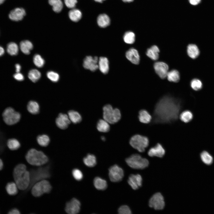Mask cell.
<instances>
[{
    "label": "cell",
    "instance_id": "26",
    "mask_svg": "<svg viewBox=\"0 0 214 214\" xmlns=\"http://www.w3.org/2000/svg\"><path fill=\"white\" fill-rule=\"evenodd\" d=\"M187 52L188 56L193 59L197 58L199 54L198 48L196 45L193 44H190L188 45Z\"/></svg>",
    "mask_w": 214,
    "mask_h": 214
},
{
    "label": "cell",
    "instance_id": "27",
    "mask_svg": "<svg viewBox=\"0 0 214 214\" xmlns=\"http://www.w3.org/2000/svg\"><path fill=\"white\" fill-rule=\"evenodd\" d=\"M93 183L95 187L98 190H104L106 188L107 186L106 180L99 177H95Z\"/></svg>",
    "mask_w": 214,
    "mask_h": 214
},
{
    "label": "cell",
    "instance_id": "48",
    "mask_svg": "<svg viewBox=\"0 0 214 214\" xmlns=\"http://www.w3.org/2000/svg\"><path fill=\"white\" fill-rule=\"evenodd\" d=\"M13 77L15 79L18 81H22L24 79V77L23 75L19 73H17L14 74Z\"/></svg>",
    "mask_w": 214,
    "mask_h": 214
},
{
    "label": "cell",
    "instance_id": "32",
    "mask_svg": "<svg viewBox=\"0 0 214 214\" xmlns=\"http://www.w3.org/2000/svg\"><path fill=\"white\" fill-rule=\"evenodd\" d=\"M68 14L70 19L75 22L79 21L82 17L81 12L77 9H72L69 12Z\"/></svg>",
    "mask_w": 214,
    "mask_h": 214
},
{
    "label": "cell",
    "instance_id": "13",
    "mask_svg": "<svg viewBox=\"0 0 214 214\" xmlns=\"http://www.w3.org/2000/svg\"><path fill=\"white\" fill-rule=\"evenodd\" d=\"M80 207L81 203L79 201L73 198L66 203L65 210L68 214H76L79 212Z\"/></svg>",
    "mask_w": 214,
    "mask_h": 214
},
{
    "label": "cell",
    "instance_id": "39",
    "mask_svg": "<svg viewBox=\"0 0 214 214\" xmlns=\"http://www.w3.org/2000/svg\"><path fill=\"white\" fill-rule=\"evenodd\" d=\"M37 141L38 144L42 147H46L49 144L50 139L47 135L43 134L38 136L37 138Z\"/></svg>",
    "mask_w": 214,
    "mask_h": 214
},
{
    "label": "cell",
    "instance_id": "7",
    "mask_svg": "<svg viewBox=\"0 0 214 214\" xmlns=\"http://www.w3.org/2000/svg\"><path fill=\"white\" fill-rule=\"evenodd\" d=\"M51 188L50 182L47 180H43L34 184L32 189L31 192L34 196L39 197L44 193H49Z\"/></svg>",
    "mask_w": 214,
    "mask_h": 214
},
{
    "label": "cell",
    "instance_id": "20",
    "mask_svg": "<svg viewBox=\"0 0 214 214\" xmlns=\"http://www.w3.org/2000/svg\"><path fill=\"white\" fill-rule=\"evenodd\" d=\"M98 66L100 71L104 74L108 73L109 70V61L105 57H100L98 61Z\"/></svg>",
    "mask_w": 214,
    "mask_h": 214
},
{
    "label": "cell",
    "instance_id": "34",
    "mask_svg": "<svg viewBox=\"0 0 214 214\" xmlns=\"http://www.w3.org/2000/svg\"><path fill=\"white\" fill-rule=\"evenodd\" d=\"M166 77L169 81L174 82H177L180 79V73L176 70H173L168 72Z\"/></svg>",
    "mask_w": 214,
    "mask_h": 214
},
{
    "label": "cell",
    "instance_id": "30",
    "mask_svg": "<svg viewBox=\"0 0 214 214\" xmlns=\"http://www.w3.org/2000/svg\"><path fill=\"white\" fill-rule=\"evenodd\" d=\"M67 115L71 122L77 124L81 122L82 117L80 114L77 111L70 110L68 112Z\"/></svg>",
    "mask_w": 214,
    "mask_h": 214
},
{
    "label": "cell",
    "instance_id": "56",
    "mask_svg": "<svg viewBox=\"0 0 214 214\" xmlns=\"http://www.w3.org/2000/svg\"><path fill=\"white\" fill-rule=\"evenodd\" d=\"M5 1V0H0V4L3 3Z\"/></svg>",
    "mask_w": 214,
    "mask_h": 214
},
{
    "label": "cell",
    "instance_id": "19",
    "mask_svg": "<svg viewBox=\"0 0 214 214\" xmlns=\"http://www.w3.org/2000/svg\"><path fill=\"white\" fill-rule=\"evenodd\" d=\"M165 152V150L161 145L158 143L150 149L148 154L150 157L156 156L162 158L164 155Z\"/></svg>",
    "mask_w": 214,
    "mask_h": 214
},
{
    "label": "cell",
    "instance_id": "3",
    "mask_svg": "<svg viewBox=\"0 0 214 214\" xmlns=\"http://www.w3.org/2000/svg\"><path fill=\"white\" fill-rule=\"evenodd\" d=\"M25 158L28 163L35 166H42L48 161V157L43 152L34 149L29 150L26 154Z\"/></svg>",
    "mask_w": 214,
    "mask_h": 214
},
{
    "label": "cell",
    "instance_id": "44",
    "mask_svg": "<svg viewBox=\"0 0 214 214\" xmlns=\"http://www.w3.org/2000/svg\"><path fill=\"white\" fill-rule=\"evenodd\" d=\"M47 77L51 81L56 82H57L59 78L58 73L53 71H49L47 73Z\"/></svg>",
    "mask_w": 214,
    "mask_h": 214
},
{
    "label": "cell",
    "instance_id": "36",
    "mask_svg": "<svg viewBox=\"0 0 214 214\" xmlns=\"http://www.w3.org/2000/svg\"><path fill=\"white\" fill-rule=\"evenodd\" d=\"M7 50L10 55L11 56L16 55L18 52V47L15 43L10 42L7 44Z\"/></svg>",
    "mask_w": 214,
    "mask_h": 214
},
{
    "label": "cell",
    "instance_id": "31",
    "mask_svg": "<svg viewBox=\"0 0 214 214\" xmlns=\"http://www.w3.org/2000/svg\"><path fill=\"white\" fill-rule=\"evenodd\" d=\"M27 108L30 113L36 114L39 111L40 106L37 102L34 101H30L27 104Z\"/></svg>",
    "mask_w": 214,
    "mask_h": 214
},
{
    "label": "cell",
    "instance_id": "25",
    "mask_svg": "<svg viewBox=\"0 0 214 214\" xmlns=\"http://www.w3.org/2000/svg\"><path fill=\"white\" fill-rule=\"evenodd\" d=\"M19 189L17 185L15 182H10L7 183L5 186V190L7 193L10 196H14L17 194Z\"/></svg>",
    "mask_w": 214,
    "mask_h": 214
},
{
    "label": "cell",
    "instance_id": "5",
    "mask_svg": "<svg viewBox=\"0 0 214 214\" xmlns=\"http://www.w3.org/2000/svg\"><path fill=\"white\" fill-rule=\"evenodd\" d=\"M2 117L5 124L8 126L14 125L19 122L21 116L20 113L12 107H6L2 113Z\"/></svg>",
    "mask_w": 214,
    "mask_h": 214
},
{
    "label": "cell",
    "instance_id": "1",
    "mask_svg": "<svg viewBox=\"0 0 214 214\" xmlns=\"http://www.w3.org/2000/svg\"><path fill=\"white\" fill-rule=\"evenodd\" d=\"M178 99L167 95L161 98L155 105L153 122L157 123H171L178 118L181 108Z\"/></svg>",
    "mask_w": 214,
    "mask_h": 214
},
{
    "label": "cell",
    "instance_id": "2",
    "mask_svg": "<svg viewBox=\"0 0 214 214\" xmlns=\"http://www.w3.org/2000/svg\"><path fill=\"white\" fill-rule=\"evenodd\" d=\"M13 176L19 189L25 190L30 185V173L25 164L21 163L17 165L13 169Z\"/></svg>",
    "mask_w": 214,
    "mask_h": 214
},
{
    "label": "cell",
    "instance_id": "23",
    "mask_svg": "<svg viewBox=\"0 0 214 214\" xmlns=\"http://www.w3.org/2000/svg\"><path fill=\"white\" fill-rule=\"evenodd\" d=\"M109 123L104 119H100L96 125L97 130L100 132L106 133L109 131L110 126Z\"/></svg>",
    "mask_w": 214,
    "mask_h": 214
},
{
    "label": "cell",
    "instance_id": "47",
    "mask_svg": "<svg viewBox=\"0 0 214 214\" xmlns=\"http://www.w3.org/2000/svg\"><path fill=\"white\" fill-rule=\"evenodd\" d=\"M66 6L68 8H73L77 2V0H64Z\"/></svg>",
    "mask_w": 214,
    "mask_h": 214
},
{
    "label": "cell",
    "instance_id": "38",
    "mask_svg": "<svg viewBox=\"0 0 214 214\" xmlns=\"http://www.w3.org/2000/svg\"><path fill=\"white\" fill-rule=\"evenodd\" d=\"M200 157L202 162L207 165H210L213 162V157L207 151L202 152L201 154Z\"/></svg>",
    "mask_w": 214,
    "mask_h": 214
},
{
    "label": "cell",
    "instance_id": "16",
    "mask_svg": "<svg viewBox=\"0 0 214 214\" xmlns=\"http://www.w3.org/2000/svg\"><path fill=\"white\" fill-rule=\"evenodd\" d=\"M142 181V178L139 174H131L129 177L128 182L133 189L136 190L141 186Z\"/></svg>",
    "mask_w": 214,
    "mask_h": 214
},
{
    "label": "cell",
    "instance_id": "54",
    "mask_svg": "<svg viewBox=\"0 0 214 214\" xmlns=\"http://www.w3.org/2000/svg\"><path fill=\"white\" fill-rule=\"evenodd\" d=\"M123 2H131L134 0H122Z\"/></svg>",
    "mask_w": 214,
    "mask_h": 214
},
{
    "label": "cell",
    "instance_id": "50",
    "mask_svg": "<svg viewBox=\"0 0 214 214\" xmlns=\"http://www.w3.org/2000/svg\"><path fill=\"white\" fill-rule=\"evenodd\" d=\"M201 0H189V3L192 5H195L199 4Z\"/></svg>",
    "mask_w": 214,
    "mask_h": 214
},
{
    "label": "cell",
    "instance_id": "43",
    "mask_svg": "<svg viewBox=\"0 0 214 214\" xmlns=\"http://www.w3.org/2000/svg\"><path fill=\"white\" fill-rule=\"evenodd\" d=\"M202 85L201 81L197 79H193L191 82V88L196 91L201 89L202 87Z\"/></svg>",
    "mask_w": 214,
    "mask_h": 214
},
{
    "label": "cell",
    "instance_id": "29",
    "mask_svg": "<svg viewBox=\"0 0 214 214\" xmlns=\"http://www.w3.org/2000/svg\"><path fill=\"white\" fill-rule=\"evenodd\" d=\"M7 145L8 149L11 151L17 150L21 147V144L19 141L15 138L8 139L7 141Z\"/></svg>",
    "mask_w": 214,
    "mask_h": 214
},
{
    "label": "cell",
    "instance_id": "12",
    "mask_svg": "<svg viewBox=\"0 0 214 214\" xmlns=\"http://www.w3.org/2000/svg\"><path fill=\"white\" fill-rule=\"evenodd\" d=\"M98 57L86 56L83 61V66L86 69L94 72L98 68Z\"/></svg>",
    "mask_w": 214,
    "mask_h": 214
},
{
    "label": "cell",
    "instance_id": "9",
    "mask_svg": "<svg viewBox=\"0 0 214 214\" xmlns=\"http://www.w3.org/2000/svg\"><path fill=\"white\" fill-rule=\"evenodd\" d=\"M108 175L110 180L113 182L121 181L124 176L122 169L117 165L111 166L109 169Z\"/></svg>",
    "mask_w": 214,
    "mask_h": 214
},
{
    "label": "cell",
    "instance_id": "33",
    "mask_svg": "<svg viewBox=\"0 0 214 214\" xmlns=\"http://www.w3.org/2000/svg\"><path fill=\"white\" fill-rule=\"evenodd\" d=\"M83 162L87 166L93 167L96 164V158L94 155L89 154L84 158Z\"/></svg>",
    "mask_w": 214,
    "mask_h": 214
},
{
    "label": "cell",
    "instance_id": "46",
    "mask_svg": "<svg viewBox=\"0 0 214 214\" xmlns=\"http://www.w3.org/2000/svg\"><path fill=\"white\" fill-rule=\"evenodd\" d=\"M118 213L119 214H130L131 210L129 207L126 205L121 206L118 209Z\"/></svg>",
    "mask_w": 214,
    "mask_h": 214
},
{
    "label": "cell",
    "instance_id": "17",
    "mask_svg": "<svg viewBox=\"0 0 214 214\" xmlns=\"http://www.w3.org/2000/svg\"><path fill=\"white\" fill-rule=\"evenodd\" d=\"M26 15L25 10L22 8H16L10 13L9 17L10 19L14 21L21 20Z\"/></svg>",
    "mask_w": 214,
    "mask_h": 214
},
{
    "label": "cell",
    "instance_id": "8",
    "mask_svg": "<svg viewBox=\"0 0 214 214\" xmlns=\"http://www.w3.org/2000/svg\"><path fill=\"white\" fill-rule=\"evenodd\" d=\"M129 143L134 148L140 152H143L149 145V140L145 136L137 134L130 138Z\"/></svg>",
    "mask_w": 214,
    "mask_h": 214
},
{
    "label": "cell",
    "instance_id": "6",
    "mask_svg": "<svg viewBox=\"0 0 214 214\" xmlns=\"http://www.w3.org/2000/svg\"><path fill=\"white\" fill-rule=\"evenodd\" d=\"M127 164L131 168L135 169H143L149 164L148 160L143 158L138 154H134L126 158Z\"/></svg>",
    "mask_w": 214,
    "mask_h": 214
},
{
    "label": "cell",
    "instance_id": "55",
    "mask_svg": "<svg viewBox=\"0 0 214 214\" xmlns=\"http://www.w3.org/2000/svg\"><path fill=\"white\" fill-rule=\"evenodd\" d=\"M94 0L97 2H99V3H102L103 1H104L105 0Z\"/></svg>",
    "mask_w": 214,
    "mask_h": 214
},
{
    "label": "cell",
    "instance_id": "53",
    "mask_svg": "<svg viewBox=\"0 0 214 214\" xmlns=\"http://www.w3.org/2000/svg\"><path fill=\"white\" fill-rule=\"evenodd\" d=\"M4 167V163L2 160L0 158V171L3 169Z\"/></svg>",
    "mask_w": 214,
    "mask_h": 214
},
{
    "label": "cell",
    "instance_id": "21",
    "mask_svg": "<svg viewBox=\"0 0 214 214\" xmlns=\"http://www.w3.org/2000/svg\"><path fill=\"white\" fill-rule=\"evenodd\" d=\"M160 50L158 47L153 45L147 49L146 54L150 58L154 60H156L159 58Z\"/></svg>",
    "mask_w": 214,
    "mask_h": 214
},
{
    "label": "cell",
    "instance_id": "41",
    "mask_svg": "<svg viewBox=\"0 0 214 214\" xmlns=\"http://www.w3.org/2000/svg\"><path fill=\"white\" fill-rule=\"evenodd\" d=\"M192 113L190 111L186 110L182 112L180 115V117L181 120L185 123L190 121L193 118Z\"/></svg>",
    "mask_w": 214,
    "mask_h": 214
},
{
    "label": "cell",
    "instance_id": "10",
    "mask_svg": "<svg viewBox=\"0 0 214 214\" xmlns=\"http://www.w3.org/2000/svg\"><path fill=\"white\" fill-rule=\"evenodd\" d=\"M164 198L160 193L154 194L150 198L149 202V205L156 210H161L165 206Z\"/></svg>",
    "mask_w": 214,
    "mask_h": 214
},
{
    "label": "cell",
    "instance_id": "42",
    "mask_svg": "<svg viewBox=\"0 0 214 214\" xmlns=\"http://www.w3.org/2000/svg\"><path fill=\"white\" fill-rule=\"evenodd\" d=\"M33 62L37 67H41L45 64V60L40 55L38 54H35L33 57Z\"/></svg>",
    "mask_w": 214,
    "mask_h": 214
},
{
    "label": "cell",
    "instance_id": "15",
    "mask_svg": "<svg viewBox=\"0 0 214 214\" xmlns=\"http://www.w3.org/2000/svg\"><path fill=\"white\" fill-rule=\"evenodd\" d=\"M70 122L68 115L66 114H59L56 119L57 126L61 129H66Z\"/></svg>",
    "mask_w": 214,
    "mask_h": 214
},
{
    "label": "cell",
    "instance_id": "37",
    "mask_svg": "<svg viewBox=\"0 0 214 214\" xmlns=\"http://www.w3.org/2000/svg\"><path fill=\"white\" fill-rule=\"evenodd\" d=\"M41 74L38 70L33 69L31 70L29 72L28 77L33 82H35L40 78Z\"/></svg>",
    "mask_w": 214,
    "mask_h": 214
},
{
    "label": "cell",
    "instance_id": "11",
    "mask_svg": "<svg viewBox=\"0 0 214 214\" xmlns=\"http://www.w3.org/2000/svg\"><path fill=\"white\" fill-rule=\"evenodd\" d=\"M30 175L31 181L36 182L49 177L50 174L48 169L46 168H41L32 171Z\"/></svg>",
    "mask_w": 214,
    "mask_h": 214
},
{
    "label": "cell",
    "instance_id": "45",
    "mask_svg": "<svg viewBox=\"0 0 214 214\" xmlns=\"http://www.w3.org/2000/svg\"><path fill=\"white\" fill-rule=\"evenodd\" d=\"M72 173L73 177L76 180L80 181L83 178V174L79 169H73Z\"/></svg>",
    "mask_w": 214,
    "mask_h": 214
},
{
    "label": "cell",
    "instance_id": "49",
    "mask_svg": "<svg viewBox=\"0 0 214 214\" xmlns=\"http://www.w3.org/2000/svg\"><path fill=\"white\" fill-rule=\"evenodd\" d=\"M9 214H20V212L19 210L14 208L10 210L8 213Z\"/></svg>",
    "mask_w": 214,
    "mask_h": 214
},
{
    "label": "cell",
    "instance_id": "4",
    "mask_svg": "<svg viewBox=\"0 0 214 214\" xmlns=\"http://www.w3.org/2000/svg\"><path fill=\"white\" fill-rule=\"evenodd\" d=\"M103 119L110 124L116 123L120 119L121 117L120 110L117 108H113L110 104L105 105L103 108Z\"/></svg>",
    "mask_w": 214,
    "mask_h": 214
},
{
    "label": "cell",
    "instance_id": "22",
    "mask_svg": "<svg viewBox=\"0 0 214 214\" xmlns=\"http://www.w3.org/2000/svg\"><path fill=\"white\" fill-rule=\"evenodd\" d=\"M98 25L101 28H105L109 25L110 20L108 16L106 14L99 15L97 20Z\"/></svg>",
    "mask_w": 214,
    "mask_h": 214
},
{
    "label": "cell",
    "instance_id": "28",
    "mask_svg": "<svg viewBox=\"0 0 214 214\" xmlns=\"http://www.w3.org/2000/svg\"><path fill=\"white\" fill-rule=\"evenodd\" d=\"M138 118L139 121L143 123H149L152 119V117L145 110H141L139 112Z\"/></svg>",
    "mask_w": 214,
    "mask_h": 214
},
{
    "label": "cell",
    "instance_id": "57",
    "mask_svg": "<svg viewBox=\"0 0 214 214\" xmlns=\"http://www.w3.org/2000/svg\"><path fill=\"white\" fill-rule=\"evenodd\" d=\"M101 139H102V140H103V141H105V137H104V136H102V137H101Z\"/></svg>",
    "mask_w": 214,
    "mask_h": 214
},
{
    "label": "cell",
    "instance_id": "52",
    "mask_svg": "<svg viewBox=\"0 0 214 214\" xmlns=\"http://www.w3.org/2000/svg\"><path fill=\"white\" fill-rule=\"evenodd\" d=\"M4 53V48L0 46V56H2Z\"/></svg>",
    "mask_w": 214,
    "mask_h": 214
},
{
    "label": "cell",
    "instance_id": "18",
    "mask_svg": "<svg viewBox=\"0 0 214 214\" xmlns=\"http://www.w3.org/2000/svg\"><path fill=\"white\" fill-rule=\"evenodd\" d=\"M125 56L127 59L133 64H138L140 62V56L138 51L132 48L126 53Z\"/></svg>",
    "mask_w": 214,
    "mask_h": 214
},
{
    "label": "cell",
    "instance_id": "40",
    "mask_svg": "<svg viewBox=\"0 0 214 214\" xmlns=\"http://www.w3.org/2000/svg\"><path fill=\"white\" fill-rule=\"evenodd\" d=\"M123 40L126 43L128 44H132L135 41V34L132 32H127L125 33L124 35Z\"/></svg>",
    "mask_w": 214,
    "mask_h": 214
},
{
    "label": "cell",
    "instance_id": "24",
    "mask_svg": "<svg viewBox=\"0 0 214 214\" xmlns=\"http://www.w3.org/2000/svg\"><path fill=\"white\" fill-rule=\"evenodd\" d=\"M20 47L21 51L23 53L28 55L30 53V51L33 48V45L29 41L25 40L20 43Z\"/></svg>",
    "mask_w": 214,
    "mask_h": 214
},
{
    "label": "cell",
    "instance_id": "35",
    "mask_svg": "<svg viewBox=\"0 0 214 214\" xmlns=\"http://www.w3.org/2000/svg\"><path fill=\"white\" fill-rule=\"evenodd\" d=\"M49 4L52 7L54 11L56 12H60L63 7V4L61 0H48Z\"/></svg>",
    "mask_w": 214,
    "mask_h": 214
},
{
    "label": "cell",
    "instance_id": "51",
    "mask_svg": "<svg viewBox=\"0 0 214 214\" xmlns=\"http://www.w3.org/2000/svg\"><path fill=\"white\" fill-rule=\"evenodd\" d=\"M15 67L16 73L19 72L21 69V67L20 65L19 64H17L15 65Z\"/></svg>",
    "mask_w": 214,
    "mask_h": 214
},
{
    "label": "cell",
    "instance_id": "14",
    "mask_svg": "<svg viewBox=\"0 0 214 214\" xmlns=\"http://www.w3.org/2000/svg\"><path fill=\"white\" fill-rule=\"evenodd\" d=\"M155 71L159 76L162 79L165 78L168 72L169 66L164 62H158L154 64Z\"/></svg>",
    "mask_w": 214,
    "mask_h": 214
}]
</instances>
